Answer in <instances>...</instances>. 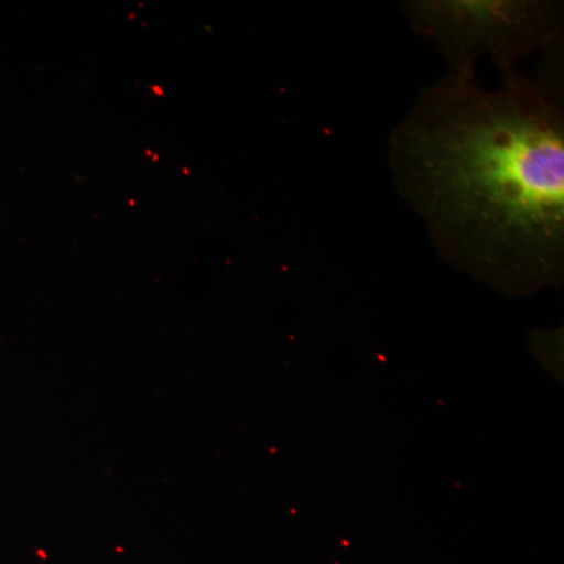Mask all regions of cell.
<instances>
[{"instance_id": "obj_1", "label": "cell", "mask_w": 564, "mask_h": 564, "mask_svg": "<svg viewBox=\"0 0 564 564\" xmlns=\"http://www.w3.org/2000/svg\"><path fill=\"white\" fill-rule=\"evenodd\" d=\"M522 74L423 88L391 135L393 185L456 269L516 295L564 273V115Z\"/></svg>"}, {"instance_id": "obj_2", "label": "cell", "mask_w": 564, "mask_h": 564, "mask_svg": "<svg viewBox=\"0 0 564 564\" xmlns=\"http://www.w3.org/2000/svg\"><path fill=\"white\" fill-rule=\"evenodd\" d=\"M415 35L433 41L447 80L475 79L478 58L491 55L507 82L519 58L563 50V7L552 0H406L400 3Z\"/></svg>"}]
</instances>
